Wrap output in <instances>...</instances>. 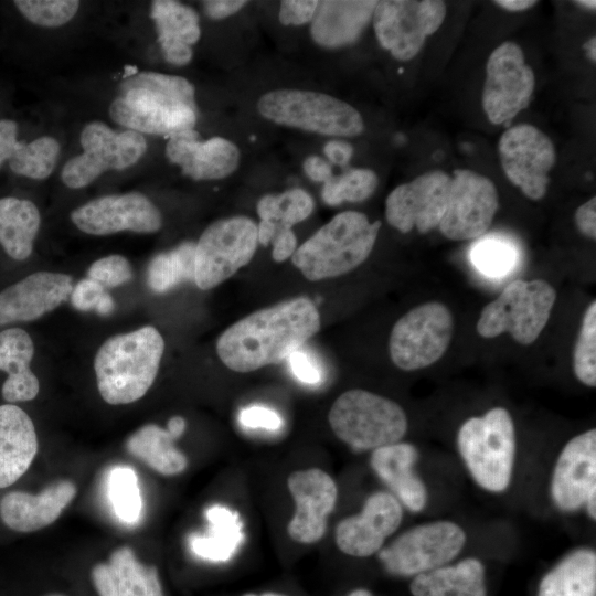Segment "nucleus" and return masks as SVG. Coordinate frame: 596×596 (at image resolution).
<instances>
[{
	"instance_id": "obj_21",
	"label": "nucleus",
	"mask_w": 596,
	"mask_h": 596,
	"mask_svg": "<svg viewBox=\"0 0 596 596\" xmlns=\"http://www.w3.org/2000/svg\"><path fill=\"white\" fill-rule=\"evenodd\" d=\"M596 493V430L573 437L562 449L554 467L551 494L556 507L573 512Z\"/></svg>"
},
{
	"instance_id": "obj_58",
	"label": "nucleus",
	"mask_w": 596,
	"mask_h": 596,
	"mask_svg": "<svg viewBox=\"0 0 596 596\" xmlns=\"http://www.w3.org/2000/svg\"><path fill=\"white\" fill-rule=\"evenodd\" d=\"M114 310V300L109 294H105L95 311L100 316L110 315Z\"/></svg>"
},
{
	"instance_id": "obj_28",
	"label": "nucleus",
	"mask_w": 596,
	"mask_h": 596,
	"mask_svg": "<svg viewBox=\"0 0 596 596\" xmlns=\"http://www.w3.org/2000/svg\"><path fill=\"white\" fill-rule=\"evenodd\" d=\"M150 17L155 22L164 60L178 66L190 63L192 45L201 36L196 11L178 1L156 0L151 4Z\"/></svg>"
},
{
	"instance_id": "obj_50",
	"label": "nucleus",
	"mask_w": 596,
	"mask_h": 596,
	"mask_svg": "<svg viewBox=\"0 0 596 596\" xmlns=\"http://www.w3.org/2000/svg\"><path fill=\"white\" fill-rule=\"evenodd\" d=\"M18 125L10 119L0 120V166L4 160H9L17 150L19 140Z\"/></svg>"
},
{
	"instance_id": "obj_55",
	"label": "nucleus",
	"mask_w": 596,
	"mask_h": 596,
	"mask_svg": "<svg viewBox=\"0 0 596 596\" xmlns=\"http://www.w3.org/2000/svg\"><path fill=\"white\" fill-rule=\"evenodd\" d=\"M353 147L343 140H330L323 147L328 160L338 166H345L353 156Z\"/></svg>"
},
{
	"instance_id": "obj_38",
	"label": "nucleus",
	"mask_w": 596,
	"mask_h": 596,
	"mask_svg": "<svg viewBox=\"0 0 596 596\" xmlns=\"http://www.w3.org/2000/svg\"><path fill=\"white\" fill-rule=\"evenodd\" d=\"M58 153L60 143L53 137H40L30 143L19 141L9 166L17 174L42 180L52 173Z\"/></svg>"
},
{
	"instance_id": "obj_49",
	"label": "nucleus",
	"mask_w": 596,
	"mask_h": 596,
	"mask_svg": "<svg viewBox=\"0 0 596 596\" xmlns=\"http://www.w3.org/2000/svg\"><path fill=\"white\" fill-rule=\"evenodd\" d=\"M574 220L578 231L586 237L596 238V198L593 196L575 212Z\"/></svg>"
},
{
	"instance_id": "obj_61",
	"label": "nucleus",
	"mask_w": 596,
	"mask_h": 596,
	"mask_svg": "<svg viewBox=\"0 0 596 596\" xmlns=\"http://www.w3.org/2000/svg\"><path fill=\"white\" fill-rule=\"evenodd\" d=\"M349 596H373L369 590L359 588L349 594Z\"/></svg>"
},
{
	"instance_id": "obj_17",
	"label": "nucleus",
	"mask_w": 596,
	"mask_h": 596,
	"mask_svg": "<svg viewBox=\"0 0 596 596\" xmlns=\"http://www.w3.org/2000/svg\"><path fill=\"white\" fill-rule=\"evenodd\" d=\"M450 182L448 173L433 170L400 184L385 200L387 223L401 233L415 227L425 234L437 227L446 209Z\"/></svg>"
},
{
	"instance_id": "obj_56",
	"label": "nucleus",
	"mask_w": 596,
	"mask_h": 596,
	"mask_svg": "<svg viewBox=\"0 0 596 596\" xmlns=\"http://www.w3.org/2000/svg\"><path fill=\"white\" fill-rule=\"evenodd\" d=\"M494 4L508 10V11H524L532 7H534L538 1L536 0H496L493 1Z\"/></svg>"
},
{
	"instance_id": "obj_26",
	"label": "nucleus",
	"mask_w": 596,
	"mask_h": 596,
	"mask_svg": "<svg viewBox=\"0 0 596 596\" xmlns=\"http://www.w3.org/2000/svg\"><path fill=\"white\" fill-rule=\"evenodd\" d=\"M417 458L415 446L398 441L374 449L370 459L377 477L412 512L422 511L427 501L426 487L414 470Z\"/></svg>"
},
{
	"instance_id": "obj_33",
	"label": "nucleus",
	"mask_w": 596,
	"mask_h": 596,
	"mask_svg": "<svg viewBox=\"0 0 596 596\" xmlns=\"http://www.w3.org/2000/svg\"><path fill=\"white\" fill-rule=\"evenodd\" d=\"M40 223V212L31 201L0 199V245L11 258L24 260L31 255Z\"/></svg>"
},
{
	"instance_id": "obj_30",
	"label": "nucleus",
	"mask_w": 596,
	"mask_h": 596,
	"mask_svg": "<svg viewBox=\"0 0 596 596\" xmlns=\"http://www.w3.org/2000/svg\"><path fill=\"white\" fill-rule=\"evenodd\" d=\"M413 596H488L483 564L465 558L455 565H444L414 576Z\"/></svg>"
},
{
	"instance_id": "obj_19",
	"label": "nucleus",
	"mask_w": 596,
	"mask_h": 596,
	"mask_svg": "<svg viewBox=\"0 0 596 596\" xmlns=\"http://www.w3.org/2000/svg\"><path fill=\"white\" fill-rule=\"evenodd\" d=\"M287 486L296 503L288 534L299 543L319 541L326 533L327 517L336 505V482L323 470L310 468L290 473Z\"/></svg>"
},
{
	"instance_id": "obj_40",
	"label": "nucleus",
	"mask_w": 596,
	"mask_h": 596,
	"mask_svg": "<svg viewBox=\"0 0 596 596\" xmlns=\"http://www.w3.org/2000/svg\"><path fill=\"white\" fill-rule=\"evenodd\" d=\"M108 497L115 514L126 523L138 521L142 501L134 469L117 466L108 476Z\"/></svg>"
},
{
	"instance_id": "obj_3",
	"label": "nucleus",
	"mask_w": 596,
	"mask_h": 596,
	"mask_svg": "<svg viewBox=\"0 0 596 596\" xmlns=\"http://www.w3.org/2000/svg\"><path fill=\"white\" fill-rule=\"evenodd\" d=\"M163 351V338L152 326L106 340L94 360L103 400L119 405L141 398L157 376Z\"/></svg>"
},
{
	"instance_id": "obj_60",
	"label": "nucleus",
	"mask_w": 596,
	"mask_h": 596,
	"mask_svg": "<svg viewBox=\"0 0 596 596\" xmlns=\"http://www.w3.org/2000/svg\"><path fill=\"white\" fill-rule=\"evenodd\" d=\"M575 3L584 7V8H587L589 10H595L596 8V2L593 0H581V1H575Z\"/></svg>"
},
{
	"instance_id": "obj_5",
	"label": "nucleus",
	"mask_w": 596,
	"mask_h": 596,
	"mask_svg": "<svg viewBox=\"0 0 596 596\" xmlns=\"http://www.w3.org/2000/svg\"><path fill=\"white\" fill-rule=\"evenodd\" d=\"M459 453L475 481L490 492L504 491L511 481L515 436L513 421L503 407L468 418L457 435Z\"/></svg>"
},
{
	"instance_id": "obj_4",
	"label": "nucleus",
	"mask_w": 596,
	"mask_h": 596,
	"mask_svg": "<svg viewBox=\"0 0 596 596\" xmlns=\"http://www.w3.org/2000/svg\"><path fill=\"white\" fill-rule=\"evenodd\" d=\"M380 228L361 212L338 213L296 248L292 264L311 281L350 273L370 256Z\"/></svg>"
},
{
	"instance_id": "obj_7",
	"label": "nucleus",
	"mask_w": 596,
	"mask_h": 596,
	"mask_svg": "<svg viewBox=\"0 0 596 596\" xmlns=\"http://www.w3.org/2000/svg\"><path fill=\"white\" fill-rule=\"evenodd\" d=\"M266 119L291 128L336 137H355L364 131L362 115L331 95L302 89H275L257 102Z\"/></svg>"
},
{
	"instance_id": "obj_25",
	"label": "nucleus",
	"mask_w": 596,
	"mask_h": 596,
	"mask_svg": "<svg viewBox=\"0 0 596 596\" xmlns=\"http://www.w3.org/2000/svg\"><path fill=\"white\" fill-rule=\"evenodd\" d=\"M376 3L373 0L318 1L310 26L312 40L327 49L353 44L372 20Z\"/></svg>"
},
{
	"instance_id": "obj_43",
	"label": "nucleus",
	"mask_w": 596,
	"mask_h": 596,
	"mask_svg": "<svg viewBox=\"0 0 596 596\" xmlns=\"http://www.w3.org/2000/svg\"><path fill=\"white\" fill-rule=\"evenodd\" d=\"M473 265L488 276H502L514 263L512 246L498 240H485L471 251Z\"/></svg>"
},
{
	"instance_id": "obj_59",
	"label": "nucleus",
	"mask_w": 596,
	"mask_h": 596,
	"mask_svg": "<svg viewBox=\"0 0 596 596\" xmlns=\"http://www.w3.org/2000/svg\"><path fill=\"white\" fill-rule=\"evenodd\" d=\"M583 49L585 50L587 57L595 62L596 61V38H590L587 42L584 43Z\"/></svg>"
},
{
	"instance_id": "obj_63",
	"label": "nucleus",
	"mask_w": 596,
	"mask_h": 596,
	"mask_svg": "<svg viewBox=\"0 0 596 596\" xmlns=\"http://www.w3.org/2000/svg\"><path fill=\"white\" fill-rule=\"evenodd\" d=\"M46 596H63V595L52 594V595H46Z\"/></svg>"
},
{
	"instance_id": "obj_54",
	"label": "nucleus",
	"mask_w": 596,
	"mask_h": 596,
	"mask_svg": "<svg viewBox=\"0 0 596 596\" xmlns=\"http://www.w3.org/2000/svg\"><path fill=\"white\" fill-rule=\"evenodd\" d=\"M306 175L315 182H327L332 177L331 166L321 157L312 155L302 163Z\"/></svg>"
},
{
	"instance_id": "obj_27",
	"label": "nucleus",
	"mask_w": 596,
	"mask_h": 596,
	"mask_svg": "<svg viewBox=\"0 0 596 596\" xmlns=\"http://www.w3.org/2000/svg\"><path fill=\"white\" fill-rule=\"evenodd\" d=\"M38 453L32 419L19 406L0 405V488L18 481Z\"/></svg>"
},
{
	"instance_id": "obj_22",
	"label": "nucleus",
	"mask_w": 596,
	"mask_h": 596,
	"mask_svg": "<svg viewBox=\"0 0 596 596\" xmlns=\"http://www.w3.org/2000/svg\"><path fill=\"white\" fill-rule=\"evenodd\" d=\"M65 274L36 272L0 292V326L33 321L64 302L73 290Z\"/></svg>"
},
{
	"instance_id": "obj_41",
	"label": "nucleus",
	"mask_w": 596,
	"mask_h": 596,
	"mask_svg": "<svg viewBox=\"0 0 596 596\" xmlns=\"http://www.w3.org/2000/svg\"><path fill=\"white\" fill-rule=\"evenodd\" d=\"M573 370L587 386L596 385V301L587 307L573 352Z\"/></svg>"
},
{
	"instance_id": "obj_53",
	"label": "nucleus",
	"mask_w": 596,
	"mask_h": 596,
	"mask_svg": "<svg viewBox=\"0 0 596 596\" xmlns=\"http://www.w3.org/2000/svg\"><path fill=\"white\" fill-rule=\"evenodd\" d=\"M203 9L207 17L214 20L224 19L235 14L247 1L244 0H207L203 1Z\"/></svg>"
},
{
	"instance_id": "obj_9",
	"label": "nucleus",
	"mask_w": 596,
	"mask_h": 596,
	"mask_svg": "<svg viewBox=\"0 0 596 596\" xmlns=\"http://www.w3.org/2000/svg\"><path fill=\"white\" fill-rule=\"evenodd\" d=\"M257 244V224L247 216L210 224L195 244L196 286L207 290L232 277L251 262Z\"/></svg>"
},
{
	"instance_id": "obj_35",
	"label": "nucleus",
	"mask_w": 596,
	"mask_h": 596,
	"mask_svg": "<svg viewBox=\"0 0 596 596\" xmlns=\"http://www.w3.org/2000/svg\"><path fill=\"white\" fill-rule=\"evenodd\" d=\"M107 564L121 596H163L157 568L139 562L130 547L115 550Z\"/></svg>"
},
{
	"instance_id": "obj_8",
	"label": "nucleus",
	"mask_w": 596,
	"mask_h": 596,
	"mask_svg": "<svg viewBox=\"0 0 596 596\" xmlns=\"http://www.w3.org/2000/svg\"><path fill=\"white\" fill-rule=\"evenodd\" d=\"M555 299L554 288L545 280H513L483 307L477 332L483 338L509 332L518 343L532 344L547 323Z\"/></svg>"
},
{
	"instance_id": "obj_2",
	"label": "nucleus",
	"mask_w": 596,
	"mask_h": 596,
	"mask_svg": "<svg viewBox=\"0 0 596 596\" xmlns=\"http://www.w3.org/2000/svg\"><path fill=\"white\" fill-rule=\"evenodd\" d=\"M194 95L193 84L184 77L140 72L120 83L109 115L128 130L170 137L194 128Z\"/></svg>"
},
{
	"instance_id": "obj_37",
	"label": "nucleus",
	"mask_w": 596,
	"mask_h": 596,
	"mask_svg": "<svg viewBox=\"0 0 596 596\" xmlns=\"http://www.w3.org/2000/svg\"><path fill=\"white\" fill-rule=\"evenodd\" d=\"M315 203L302 189L287 190L280 194H267L256 205L260 221H269L279 230L291 228L305 221L313 211Z\"/></svg>"
},
{
	"instance_id": "obj_45",
	"label": "nucleus",
	"mask_w": 596,
	"mask_h": 596,
	"mask_svg": "<svg viewBox=\"0 0 596 596\" xmlns=\"http://www.w3.org/2000/svg\"><path fill=\"white\" fill-rule=\"evenodd\" d=\"M238 419L244 427L252 429L278 430L284 424L277 412L259 405L243 408Z\"/></svg>"
},
{
	"instance_id": "obj_44",
	"label": "nucleus",
	"mask_w": 596,
	"mask_h": 596,
	"mask_svg": "<svg viewBox=\"0 0 596 596\" xmlns=\"http://www.w3.org/2000/svg\"><path fill=\"white\" fill-rule=\"evenodd\" d=\"M87 275L104 288H115L131 279L132 269L127 258L113 254L95 260Z\"/></svg>"
},
{
	"instance_id": "obj_36",
	"label": "nucleus",
	"mask_w": 596,
	"mask_h": 596,
	"mask_svg": "<svg viewBox=\"0 0 596 596\" xmlns=\"http://www.w3.org/2000/svg\"><path fill=\"white\" fill-rule=\"evenodd\" d=\"M195 243L184 242L175 248L156 255L147 269V284L158 294L183 281L194 280Z\"/></svg>"
},
{
	"instance_id": "obj_39",
	"label": "nucleus",
	"mask_w": 596,
	"mask_h": 596,
	"mask_svg": "<svg viewBox=\"0 0 596 596\" xmlns=\"http://www.w3.org/2000/svg\"><path fill=\"white\" fill-rule=\"evenodd\" d=\"M379 184V178L370 169H350L324 182L321 196L326 204L337 206L343 202L358 203L369 199Z\"/></svg>"
},
{
	"instance_id": "obj_18",
	"label": "nucleus",
	"mask_w": 596,
	"mask_h": 596,
	"mask_svg": "<svg viewBox=\"0 0 596 596\" xmlns=\"http://www.w3.org/2000/svg\"><path fill=\"white\" fill-rule=\"evenodd\" d=\"M71 220L82 232L92 235H108L121 231L153 233L162 225L160 211L139 192L92 200L73 210Z\"/></svg>"
},
{
	"instance_id": "obj_52",
	"label": "nucleus",
	"mask_w": 596,
	"mask_h": 596,
	"mask_svg": "<svg viewBox=\"0 0 596 596\" xmlns=\"http://www.w3.org/2000/svg\"><path fill=\"white\" fill-rule=\"evenodd\" d=\"M92 581L99 596H121L107 563H98L92 570Z\"/></svg>"
},
{
	"instance_id": "obj_15",
	"label": "nucleus",
	"mask_w": 596,
	"mask_h": 596,
	"mask_svg": "<svg viewBox=\"0 0 596 596\" xmlns=\"http://www.w3.org/2000/svg\"><path fill=\"white\" fill-rule=\"evenodd\" d=\"M501 167L511 183L534 201L547 192L556 162L555 147L542 130L529 124L508 128L498 143Z\"/></svg>"
},
{
	"instance_id": "obj_24",
	"label": "nucleus",
	"mask_w": 596,
	"mask_h": 596,
	"mask_svg": "<svg viewBox=\"0 0 596 596\" xmlns=\"http://www.w3.org/2000/svg\"><path fill=\"white\" fill-rule=\"evenodd\" d=\"M75 494L76 487L70 480L55 481L39 494L11 491L0 502V517L13 531L34 532L53 523Z\"/></svg>"
},
{
	"instance_id": "obj_20",
	"label": "nucleus",
	"mask_w": 596,
	"mask_h": 596,
	"mask_svg": "<svg viewBox=\"0 0 596 596\" xmlns=\"http://www.w3.org/2000/svg\"><path fill=\"white\" fill-rule=\"evenodd\" d=\"M402 519V504L392 493L374 492L359 514L339 522L336 543L348 555L370 556L382 549L385 539L397 530Z\"/></svg>"
},
{
	"instance_id": "obj_13",
	"label": "nucleus",
	"mask_w": 596,
	"mask_h": 596,
	"mask_svg": "<svg viewBox=\"0 0 596 596\" xmlns=\"http://www.w3.org/2000/svg\"><path fill=\"white\" fill-rule=\"evenodd\" d=\"M83 152L63 167L61 178L71 189H81L107 170L135 164L146 152L145 137L134 130L116 132L100 121L87 124L81 132Z\"/></svg>"
},
{
	"instance_id": "obj_14",
	"label": "nucleus",
	"mask_w": 596,
	"mask_h": 596,
	"mask_svg": "<svg viewBox=\"0 0 596 596\" xmlns=\"http://www.w3.org/2000/svg\"><path fill=\"white\" fill-rule=\"evenodd\" d=\"M535 87V76L520 45L505 41L488 57L482 107L494 125L513 119L525 109Z\"/></svg>"
},
{
	"instance_id": "obj_62",
	"label": "nucleus",
	"mask_w": 596,
	"mask_h": 596,
	"mask_svg": "<svg viewBox=\"0 0 596 596\" xmlns=\"http://www.w3.org/2000/svg\"><path fill=\"white\" fill-rule=\"evenodd\" d=\"M243 596H285V595L276 594V593H263L260 595H256V594L248 593V594H244Z\"/></svg>"
},
{
	"instance_id": "obj_11",
	"label": "nucleus",
	"mask_w": 596,
	"mask_h": 596,
	"mask_svg": "<svg viewBox=\"0 0 596 596\" xmlns=\"http://www.w3.org/2000/svg\"><path fill=\"white\" fill-rule=\"evenodd\" d=\"M447 13L440 0L377 1L372 22L380 45L402 62L414 58Z\"/></svg>"
},
{
	"instance_id": "obj_6",
	"label": "nucleus",
	"mask_w": 596,
	"mask_h": 596,
	"mask_svg": "<svg viewBox=\"0 0 596 596\" xmlns=\"http://www.w3.org/2000/svg\"><path fill=\"white\" fill-rule=\"evenodd\" d=\"M328 419L336 436L358 451L398 443L407 430L406 414L397 403L360 389L342 393Z\"/></svg>"
},
{
	"instance_id": "obj_29",
	"label": "nucleus",
	"mask_w": 596,
	"mask_h": 596,
	"mask_svg": "<svg viewBox=\"0 0 596 596\" xmlns=\"http://www.w3.org/2000/svg\"><path fill=\"white\" fill-rule=\"evenodd\" d=\"M34 345L29 333L21 328L0 332V371L8 374L2 385V397L9 403L33 400L40 383L30 369Z\"/></svg>"
},
{
	"instance_id": "obj_23",
	"label": "nucleus",
	"mask_w": 596,
	"mask_h": 596,
	"mask_svg": "<svg viewBox=\"0 0 596 596\" xmlns=\"http://www.w3.org/2000/svg\"><path fill=\"white\" fill-rule=\"evenodd\" d=\"M166 156L193 180H219L232 174L240 163V150L235 143L222 137L205 141L194 129L169 137Z\"/></svg>"
},
{
	"instance_id": "obj_51",
	"label": "nucleus",
	"mask_w": 596,
	"mask_h": 596,
	"mask_svg": "<svg viewBox=\"0 0 596 596\" xmlns=\"http://www.w3.org/2000/svg\"><path fill=\"white\" fill-rule=\"evenodd\" d=\"M272 256L275 262H285L297 248V237L291 228L281 230L273 240Z\"/></svg>"
},
{
	"instance_id": "obj_47",
	"label": "nucleus",
	"mask_w": 596,
	"mask_h": 596,
	"mask_svg": "<svg viewBox=\"0 0 596 596\" xmlns=\"http://www.w3.org/2000/svg\"><path fill=\"white\" fill-rule=\"evenodd\" d=\"M316 0H284L280 2L279 21L284 25H302L311 22L316 12Z\"/></svg>"
},
{
	"instance_id": "obj_57",
	"label": "nucleus",
	"mask_w": 596,
	"mask_h": 596,
	"mask_svg": "<svg viewBox=\"0 0 596 596\" xmlns=\"http://www.w3.org/2000/svg\"><path fill=\"white\" fill-rule=\"evenodd\" d=\"M185 429V421L181 416H173L168 421L167 430L173 439L179 438Z\"/></svg>"
},
{
	"instance_id": "obj_34",
	"label": "nucleus",
	"mask_w": 596,
	"mask_h": 596,
	"mask_svg": "<svg viewBox=\"0 0 596 596\" xmlns=\"http://www.w3.org/2000/svg\"><path fill=\"white\" fill-rule=\"evenodd\" d=\"M167 429L148 424L136 430L127 440V450L157 472L172 476L182 472L187 457L173 445Z\"/></svg>"
},
{
	"instance_id": "obj_42",
	"label": "nucleus",
	"mask_w": 596,
	"mask_h": 596,
	"mask_svg": "<svg viewBox=\"0 0 596 596\" xmlns=\"http://www.w3.org/2000/svg\"><path fill=\"white\" fill-rule=\"evenodd\" d=\"M15 7L30 22L47 28L67 23L77 12L75 0H15Z\"/></svg>"
},
{
	"instance_id": "obj_48",
	"label": "nucleus",
	"mask_w": 596,
	"mask_h": 596,
	"mask_svg": "<svg viewBox=\"0 0 596 596\" xmlns=\"http://www.w3.org/2000/svg\"><path fill=\"white\" fill-rule=\"evenodd\" d=\"M289 363L295 376L306 384H317L321 380V371L316 361L307 353L296 350L289 356Z\"/></svg>"
},
{
	"instance_id": "obj_31",
	"label": "nucleus",
	"mask_w": 596,
	"mask_h": 596,
	"mask_svg": "<svg viewBox=\"0 0 596 596\" xmlns=\"http://www.w3.org/2000/svg\"><path fill=\"white\" fill-rule=\"evenodd\" d=\"M206 533L191 535L190 549L203 560L226 562L236 553L244 539L240 514L224 505L214 504L206 510Z\"/></svg>"
},
{
	"instance_id": "obj_46",
	"label": "nucleus",
	"mask_w": 596,
	"mask_h": 596,
	"mask_svg": "<svg viewBox=\"0 0 596 596\" xmlns=\"http://www.w3.org/2000/svg\"><path fill=\"white\" fill-rule=\"evenodd\" d=\"M106 294L105 288L97 281L85 278L79 280L70 295L72 306L81 311L95 310Z\"/></svg>"
},
{
	"instance_id": "obj_16",
	"label": "nucleus",
	"mask_w": 596,
	"mask_h": 596,
	"mask_svg": "<svg viewBox=\"0 0 596 596\" xmlns=\"http://www.w3.org/2000/svg\"><path fill=\"white\" fill-rule=\"evenodd\" d=\"M498 206L497 188L489 178L472 170L456 169L438 227L451 241L476 238L489 228Z\"/></svg>"
},
{
	"instance_id": "obj_32",
	"label": "nucleus",
	"mask_w": 596,
	"mask_h": 596,
	"mask_svg": "<svg viewBox=\"0 0 596 596\" xmlns=\"http://www.w3.org/2000/svg\"><path fill=\"white\" fill-rule=\"evenodd\" d=\"M538 596H596V554L581 549L564 557L542 578Z\"/></svg>"
},
{
	"instance_id": "obj_1",
	"label": "nucleus",
	"mask_w": 596,
	"mask_h": 596,
	"mask_svg": "<svg viewBox=\"0 0 596 596\" xmlns=\"http://www.w3.org/2000/svg\"><path fill=\"white\" fill-rule=\"evenodd\" d=\"M321 326L316 305L296 297L259 309L230 326L216 341V353L230 370L247 373L286 360Z\"/></svg>"
},
{
	"instance_id": "obj_10",
	"label": "nucleus",
	"mask_w": 596,
	"mask_h": 596,
	"mask_svg": "<svg viewBox=\"0 0 596 596\" xmlns=\"http://www.w3.org/2000/svg\"><path fill=\"white\" fill-rule=\"evenodd\" d=\"M454 320L441 302L422 304L393 326L389 340L392 362L401 370L415 371L438 361L449 347Z\"/></svg>"
},
{
	"instance_id": "obj_12",
	"label": "nucleus",
	"mask_w": 596,
	"mask_h": 596,
	"mask_svg": "<svg viewBox=\"0 0 596 596\" xmlns=\"http://www.w3.org/2000/svg\"><path fill=\"white\" fill-rule=\"evenodd\" d=\"M465 531L450 521L416 525L379 551L386 571L397 576H416L447 565L462 550Z\"/></svg>"
}]
</instances>
